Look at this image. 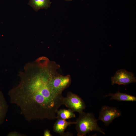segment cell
I'll use <instances>...</instances> for the list:
<instances>
[{
  "label": "cell",
  "mask_w": 136,
  "mask_h": 136,
  "mask_svg": "<svg viewBox=\"0 0 136 136\" xmlns=\"http://www.w3.org/2000/svg\"><path fill=\"white\" fill-rule=\"evenodd\" d=\"M44 136H52V135L50 131L48 129H46L44 131Z\"/></svg>",
  "instance_id": "13"
},
{
  "label": "cell",
  "mask_w": 136,
  "mask_h": 136,
  "mask_svg": "<svg viewBox=\"0 0 136 136\" xmlns=\"http://www.w3.org/2000/svg\"><path fill=\"white\" fill-rule=\"evenodd\" d=\"M121 115L120 111L116 108L106 106H103L99 112L98 119L107 126L115 118Z\"/></svg>",
  "instance_id": "6"
},
{
  "label": "cell",
  "mask_w": 136,
  "mask_h": 136,
  "mask_svg": "<svg viewBox=\"0 0 136 136\" xmlns=\"http://www.w3.org/2000/svg\"><path fill=\"white\" fill-rule=\"evenodd\" d=\"M51 4L50 0H29L28 4L37 11L41 9H47Z\"/></svg>",
  "instance_id": "10"
},
{
  "label": "cell",
  "mask_w": 136,
  "mask_h": 136,
  "mask_svg": "<svg viewBox=\"0 0 136 136\" xmlns=\"http://www.w3.org/2000/svg\"><path fill=\"white\" fill-rule=\"evenodd\" d=\"M71 81L70 75L63 76L58 73L52 77L50 85L54 92L58 94H62L63 90L70 85Z\"/></svg>",
  "instance_id": "4"
},
{
  "label": "cell",
  "mask_w": 136,
  "mask_h": 136,
  "mask_svg": "<svg viewBox=\"0 0 136 136\" xmlns=\"http://www.w3.org/2000/svg\"><path fill=\"white\" fill-rule=\"evenodd\" d=\"M57 119L66 120L76 117L74 112L70 109H61L58 110L56 113Z\"/></svg>",
  "instance_id": "11"
},
{
  "label": "cell",
  "mask_w": 136,
  "mask_h": 136,
  "mask_svg": "<svg viewBox=\"0 0 136 136\" xmlns=\"http://www.w3.org/2000/svg\"><path fill=\"white\" fill-rule=\"evenodd\" d=\"M111 84L126 85L128 84L135 82L136 79L134 74L124 69H121L117 71L111 78Z\"/></svg>",
  "instance_id": "5"
},
{
  "label": "cell",
  "mask_w": 136,
  "mask_h": 136,
  "mask_svg": "<svg viewBox=\"0 0 136 136\" xmlns=\"http://www.w3.org/2000/svg\"><path fill=\"white\" fill-rule=\"evenodd\" d=\"M63 105L74 112L79 113L83 111L86 107L85 104L82 98L77 95L70 92L64 97Z\"/></svg>",
  "instance_id": "3"
},
{
  "label": "cell",
  "mask_w": 136,
  "mask_h": 136,
  "mask_svg": "<svg viewBox=\"0 0 136 136\" xmlns=\"http://www.w3.org/2000/svg\"><path fill=\"white\" fill-rule=\"evenodd\" d=\"M65 0L67 1H72V0Z\"/></svg>",
  "instance_id": "14"
},
{
  "label": "cell",
  "mask_w": 136,
  "mask_h": 136,
  "mask_svg": "<svg viewBox=\"0 0 136 136\" xmlns=\"http://www.w3.org/2000/svg\"><path fill=\"white\" fill-rule=\"evenodd\" d=\"M110 96V99H114L119 101H136V97L133 96L120 92L119 91L115 93H110L104 97Z\"/></svg>",
  "instance_id": "8"
},
{
  "label": "cell",
  "mask_w": 136,
  "mask_h": 136,
  "mask_svg": "<svg viewBox=\"0 0 136 136\" xmlns=\"http://www.w3.org/2000/svg\"><path fill=\"white\" fill-rule=\"evenodd\" d=\"M8 107L3 93L0 91V126L5 121Z\"/></svg>",
  "instance_id": "9"
},
{
  "label": "cell",
  "mask_w": 136,
  "mask_h": 136,
  "mask_svg": "<svg viewBox=\"0 0 136 136\" xmlns=\"http://www.w3.org/2000/svg\"><path fill=\"white\" fill-rule=\"evenodd\" d=\"M57 119L53 126L54 131L59 133L61 136L71 135L70 133H65L64 131L67 126L71 124H75V122H68L64 119Z\"/></svg>",
  "instance_id": "7"
},
{
  "label": "cell",
  "mask_w": 136,
  "mask_h": 136,
  "mask_svg": "<svg viewBox=\"0 0 136 136\" xmlns=\"http://www.w3.org/2000/svg\"><path fill=\"white\" fill-rule=\"evenodd\" d=\"M79 113V117L75 122L77 136H86L87 133L91 131H96L105 134L98 126L97 120L95 118L93 113H86L83 111Z\"/></svg>",
  "instance_id": "2"
},
{
  "label": "cell",
  "mask_w": 136,
  "mask_h": 136,
  "mask_svg": "<svg viewBox=\"0 0 136 136\" xmlns=\"http://www.w3.org/2000/svg\"><path fill=\"white\" fill-rule=\"evenodd\" d=\"M58 69L53 62L39 58L27 63L19 72V82L8 94L11 103L19 107L26 121L57 119L64 97L54 92L50 81Z\"/></svg>",
  "instance_id": "1"
},
{
  "label": "cell",
  "mask_w": 136,
  "mask_h": 136,
  "mask_svg": "<svg viewBox=\"0 0 136 136\" xmlns=\"http://www.w3.org/2000/svg\"><path fill=\"white\" fill-rule=\"evenodd\" d=\"M8 136H24L25 135L16 131H11L7 134Z\"/></svg>",
  "instance_id": "12"
}]
</instances>
